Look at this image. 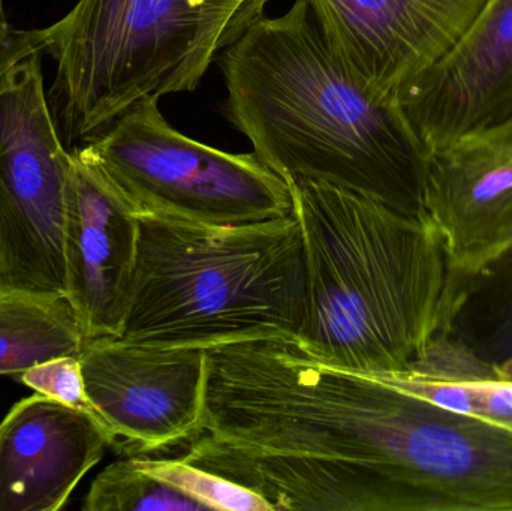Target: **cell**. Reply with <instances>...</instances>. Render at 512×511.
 Here are the masks:
<instances>
[{"mask_svg":"<svg viewBox=\"0 0 512 511\" xmlns=\"http://www.w3.org/2000/svg\"><path fill=\"white\" fill-rule=\"evenodd\" d=\"M216 60L228 119L283 179L327 183L427 218V150L396 96L373 92L333 53L306 0L256 21Z\"/></svg>","mask_w":512,"mask_h":511,"instance_id":"1","label":"cell"},{"mask_svg":"<svg viewBox=\"0 0 512 511\" xmlns=\"http://www.w3.org/2000/svg\"><path fill=\"white\" fill-rule=\"evenodd\" d=\"M303 234L309 312L298 344L358 374L403 371L438 329L444 243L427 218L327 183L286 179Z\"/></svg>","mask_w":512,"mask_h":511,"instance_id":"2","label":"cell"},{"mask_svg":"<svg viewBox=\"0 0 512 511\" xmlns=\"http://www.w3.org/2000/svg\"><path fill=\"white\" fill-rule=\"evenodd\" d=\"M137 261L119 338L221 347L300 338L309 312L303 234L294 213L239 225L138 215Z\"/></svg>","mask_w":512,"mask_h":511,"instance_id":"3","label":"cell"},{"mask_svg":"<svg viewBox=\"0 0 512 511\" xmlns=\"http://www.w3.org/2000/svg\"><path fill=\"white\" fill-rule=\"evenodd\" d=\"M201 0H78L44 27L66 144L89 143L147 98L192 92Z\"/></svg>","mask_w":512,"mask_h":511,"instance_id":"4","label":"cell"},{"mask_svg":"<svg viewBox=\"0 0 512 511\" xmlns=\"http://www.w3.org/2000/svg\"><path fill=\"white\" fill-rule=\"evenodd\" d=\"M147 98L80 149L137 215L239 225L294 213L291 186L254 152L228 153L186 137Z\"/></svg>","mask_w":512,"mask_h":511,"instance_id":"5","label":"cell"},{"mask_svg":"<svg viewBox=\"0 0 512 511\" xmlns=\"http://www.w3.org/2000/svg\"><path fill=\"white\" fill-rule=\"evenodd\" d=\"M42 57L0 78V284L66 296L72 150L48 99Z\"/></svg>","mask_w":512,"mask_h":511,"instance_id":"6","label":"cell"},{"mask_svg":"<svg viewBox=\"0 0 512 511\" xmlns=\"http://www.w3.org/2000/svg\"><path fill=\"white\" fill-rule=\"evenodd\" d=\"M80 362L87 395L117 452L153 455L200 434L204 348L158 347L108 336L89 339Z\"/></svg>","mask_w":512,"mask_h":511,"instance_id":"7","label":"cell"},{"mask_svg":"<svg viewBox=\"0 0 512 511\" xmlns=\"http://www.w3.org/2000/svg\"><path fill=\"white\" fill-rule=\"evenodd\" d=\"M394 96L427 153L512 126V0H486L456 44Z\"/></svg>","mask_w":512,"mask_h":511,"instance_id":"8","label":"cell"},{"mask_svg":"<svg viewBox=\"0 0 512 511\" xmlns=\"http://www.w3.org/2000/svg\"><path fill=\"white\" fill-rule=\"evenodd\" d=\"M486 0H306L333 53L367 87L394 96L444 56Z\"/></svg>","mask_w":512,"mask_h":511,"instance_id":"9","label":"cell"},{"mask_svg":"<svg viewBox=\"0 0 512 511\" xmlns=\"http://www.w3.org/2000/svg\"><path fill=\"white\" fill-rule=\"evenodd\" d=\"M140 221L131 204L72 149L66 219V297L89 339L119 336L137 261Z\"/></svg>","mask_w":512,"mask_h":511,"instance_id":"10","label":"cell"},{"mask_svg":"<svg viewBox=\"0 0 512 511\" xmlns=\"http://www.w3.org/2000/svg\"><path fill=\"white\" fill-rule=\"evenodd\" d=\"M424 209L448 270H472L512 246V126L427 153Z\"/></svg>","mask_w":512,"mask_h":511,"instance_id":"11","label":"cell"},{"mask_svg":"<svg viewBox=\"0 0 512 511\" xmlns=\"http://www.w3.org/2000/svg\"><path fill=\"white\" fill-rule=\"evenodd\" d=\"M111 447L96 417L41 393L0 423V511H57Z\"/></svg>","mask_w":512,"mask_h":511,"instance_id":"12","label":"cell"},{"mask_svg":"<svg viewBox=\"0 0 512 511\" xmlns=\"http://www.w3.org/2000/svg\"><path fill=\"white\" fill-rule=\"evenodd\" d=\"M435 335L492 366L512 359V246L472 270H448Z\"/></svg>","mask_w":512,"mask_h":511,"instance_id":"13","label":"cell"},{"mask_svg":"<svg viewBox=\"0 0 512 511\" xmlns=\"http://www.w3.org/2000/svg\"><path fill=\"white\" fill-rule=\"evenodd\" d=\"M87 339L65 294L0 284V375L62 356H80Z\"/></svg>","mask_w":512,"mask_h":511,"instance_id":"14","label":"cell"},{"mask_svg":"<svg viewBox=\"0 0 512 511\" xmlns=\"http://www.w3.org/2000/svg\"><path fill=\"white\" fill-rule=\"evenodd\" d=\"M84 511H201L197 501L144 471L135 456H126L101 471L92 482Z\"/></svg>","mask_w":512,"mask_h":511,"instance_id":"15","label":"cell"},{"mask_svg":"<svg viewBox=\"0 0 512 511\" xmlns=\"http://www.w3.org/2000/svg\"><path fill=\"white\" fill-rule=\"evenodd\" d=\"M135 458L144 471L173 486L191 500L197 501L203 510L273 511L270 504L251 489L188 464L182 458Z\"/></svg>","mask_w":512,"mask_h":511,"instance_id":"16","label":"cell"},{"mask_svg":"<svg viewBox=\"0 0 512 511\" xmlns=\"http://www.w3.org/2000/svg\"><path fill=\"white\" fill-rule=\"evenodd\" d=\"M268 0H201L200 32L192 57L191 77L200 86L212 62L264 17Z\"/></svg>","mask_w":512,"mask_h":511,"instance_id":"17","label":"cell"},{"mask_svg":"<svg viewBox=\"0 0 512 511\" xmlns=\"http://www.w3.org/2000/svg\"><path fill=\"white\" fill-rule=\"evenodd\" d=\"M17 378L33 392L96 417L101 422L87 395L80 356H62L47 360L27 369Z\"/></svg>","mask_w":512,"mask_h":511,"instance_id":"18","label":"cell"},{"mask_svg":"<svg viewBox=\"0 0 512 511\" xmlns=\"http://www.w3.org/2000/svg\"><path fill=\"white\" fill-rule=\"evenodd\" d=\"M47 50L44 29H21L9 18L6 0H0V78L27 57Z\"/></svg>","mask_w":512,"mask_h":511,"instance_id":"19","label":"cell"},{"mask_svg":"<svg viewBox=\"0 0 512 511\" xmlns=\"http://www.w3.org/2000/svg\"><path fill=\"white\" fill-rule=\"evenodd\" d=\"M495 371L502 380L512 381V359L502 363V365L495 366Z\"/></svg>","mask_w":512,"mask_h":511,"instance_id":"20","label":"cell"}]
</instances>
